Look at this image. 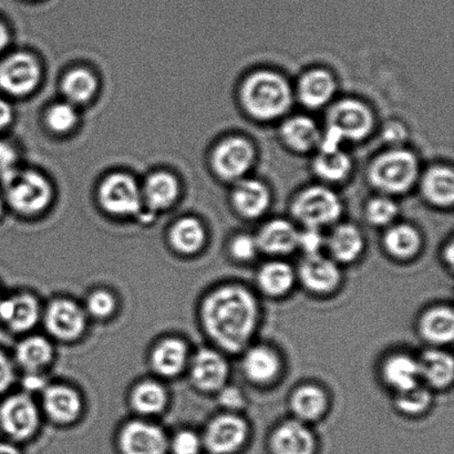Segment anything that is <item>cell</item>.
I'll use <instances>...</instances> for the list:
<instances>
[{
  "instance_id": "277c9868",
  "label": "cell",
  "mask_w": 454,
  "mask_h": 454,
  "mask_svg": "<svg viewBox=\"0 0 454 454\" xmlns=\"http://www.w3.org/2000/svg\"><path fill=\"white\" fill-rule=\"evenodd\" d=\"M3 182L9 206L20 215H38L51 201V185L38 172L18 171L15 168Z\"/></svg>"
},
{
  "instance_id": "2e32d148",
  "label": "cell",
  "mask_w": 454,
  "mask_h": 454,
  "mask_svg": "<svg viewBox=\"0 0 454 454\" xmlns=\"http://www.w3.org/2000/svg\"><path fill=\"white\" fill-rule=\"evenodd\" d=\"M231 202L240 215L247 219H257L270 207V191L261 181L239 180L231 193Z\"/></svg>"
},
{
  "instance_id": "d6a6232c",
  "label": "cell",
  "mask_w": 454,
  "mask_h": 454,
  "mask_svg": "<svg viewBox=\"0 0 454 454\" xmlns=\"http://www.w3.org/2000/svg\"><path fill=\"white\" fill-rule=\"evenodd\" d=\"M44 406L52 419L60 422L73 421L82 411V402L74 390L57 386L44 395Z\"/></svg>"
},
{
  "instance_id": "8d00e7d4",
  "label": "cell",
  "mask_w": 454,
  "mask_h": 454,
  "mask_svg": "<svg viewBox=\"0 0 454 454\" xmlns=\"http://www.w3.org/2000/svg\"><path fill=\"white\" fill-rule=\"evenodd\" d=\"M17 358L22 367L28 371H37L51 362V345L42 337L28 338L18 347Z\"/></svg>"
},
{
  "instance_id": "db71d44e",
  "label": "cell",
  "mask_w": 454,
  "mask_h": 454,
  "mask_svg": "<svg viewBox=\"0 0 454 454\" xmlns=\"http://www.w3.org/2000/svg\"><path fill=\"white\" fill-rule=\"evenodd\" d=\"M0 454H20V452L11 444L0 443Z\"/></svg>"
},
{
  "instance_id": "484cf974",
  "label": "cell",
  "mask_w": 454,
  "mask_h": 454,
  "mask_svg": "<svg viewBox=\"0 0 454 454\" xmlns=\"http://www.w3.org/2000/svg\"><path fill=\"white\" fill-rule=\"evenodd\" d=\"M422 337L434 345H447L454 337V315L449 307L439 306L426 311L420 319Z\"/></svg>"
},
{
  "instance_id": "9c48e42d",
  "label": "cell",
  "mask_w": 454,
  "mask_h": 454,
  "mask_svg": "<svg viewBox=\"0 0 454 454\" xmlns=\"http://www.w3.org/2000/svg\"><path fill=\"white\" fill-rule=\"evenodd\" d=\"M255 150L242 137H231L220 142L212 153V167L221 179L240 180L252 168Z\"/></svg>"
},
{
  "instance_id": "6da1fadb",
  "label": "cell",
  "mask_w": 454,
  "mask_h": 454,
  "mask_svg": "<svg viewBox=\"0 0 454 454\" xmlns=\"http://www.w3.org/2000/svg\"><path fill=\"white\" fill-rule=\"evenodd\" d=\"M260 320L255 296L239 285L217 289L203 305V322L208 335L230 353H239L251 341Z\"/></svg>"
},
{
  "instance_id": "cb8c5ba5",
  "label": "cell",
  "mask_w": 454,
  "mask_h": 454,
  "mask_svg": "<svg viewBox=\"0 0 454 454\" xmlns=\"http://www.w3.org/2000/svg\"><path fill=\"white\" fill-rule=\"evenodd\" d=\"M421 191L427 201L435 207H452L454 201V175L450 168L434 167L425 173Z\"/></svg>"
},
{
  "instance_id": "f1b7e54d",
  "label": "cell",
  "mask_w": 454,
  "mask_h": 454,
  "mask_svg": "<svg viewBox=\"0 0 454 454\" xmlns=\"http://www.w3.org/2000/svg\"><path fill=\"white\" fill-rule=\"evenodd\" d=\"M328 399L322 388L315 385H305L294 391L291 408L297 420L301 422L319 419L327 411Z\"/></svg>"
},
{
  "instance_id": "f546056e",
  "label": "cell",
  "mask_w": 454,
  "mask_h": 454,
  "mask_svg": "<svg viewBox=\"0 0 454 454\" xmlns=\"http://www.w3.org/2000/svg\"><path fill=\"white\" fill-rule=\"evenodd\" d=\"M257 282L266 295L283 296L293 288L295 273L287 262L273 261L262 266L258 271Z\"/></svg>"
},
{
  "instance_id": "f907efd6",
  "label": "cell",
  "mask_w": 454,
  "mask_h": 454,
  "mask_svg": "<svg viewBox=\"0 0 454 454\" xmlns=\"http://www.w3.org/2000/svg\"><path fill=\"white\" fill-rule=\"evenodd\" d=\"M12 120V106L7 101L0 99V130L9 126Z\"/></svg>"
},
{
  "instance_id": "30bf717a",
  "label": "cell",
  "mask_w": 454,
  "mask_h": 454,
  "mask_svg": "<svg viewBox=\"0 0 454 454\" xmlns=\"http://www.w3.org/2000/svg\"><path fill=\"white\" fill-rule=\"evenodd\" d=\"M248 435V426L242 418L223 415L215 418L207 427L206 443L215 454H231L238 451Z\"/></svg>"
},
{
  "instance_id": "f6af8a7d",
  "label": "cell",
  "mask_w": 454,
  "mask_h": 454,
  "mask_svg": "<svg viewBox=\"0 0 454 454\" xmlns=\"http://www.w3.org/2000/svg\"><path fill=\"white\" fill-rule=\"evenodd\" d=\"M172 447L176 454H198L201 442L197 434L191 431H182L173 440Z\"/></svg>"
},
{
  "instance_id": "9f6ffc18",
  "label": "cell",
  "mask_w": 454,
  "mask_h": 454,
  "mask_svg": "<svg viewBox=\"0 0 454 454\" xmlns=\"http://www.w3.org/2000/svg\"><path fill=\"white\" fill-rule=\"evenodd\" d=\"M3 207H4L3 201H2V199H0V215H3Z\"/></svg>"
},
{
  "instance_id": "4dcf8cb0",
  "label": "cell",
  "mask_w": 454,
  "mask_h": 454,
  "mask_svg": "<svg viewBox=\"0 0 454 454\" xmlns=\"http://www.w3.org/2000/svg\"><path fill=\"white\" fill-rule=\"evenodd\" d=\"M384 244L391 256L398 260H411L420 251L421 238L415 227L397 224L386 231Z\"/></svg>"
},
{
  "instance_id": "8992f818",
  "label": "cell",
  "mask_w": 454,
  "mask_h": 454,
  "mask_svg": "<svg viewBox=\"0 0 454 454\" xmlns=\"http://www.w3.org/2000/svg\"><path fill=\"white\" fill-rule=\"evenodd\" d=\"M373 124L372 111L356 99L338 101L327 114V128L337 132L342 140L359 142L366 139Z\"/></svg>"
},
{
  "instance_id": "7bdbcfd3",
  "label": "cell",
  "mask_w": 454,
  "mask_h": 454,
  "mask_svg": "<svg viewBox=\"0 0 454 454\" xmlns=\"http://www.w3.org/2000/svg\"><path fill=\"white\" fill-rule=\"evenodd\" d=\"M115 301L111 294L106 292L93 293L88 301V309L97 317H106L113 313Z\"/></svg>"
},
{
  "instance_id": "3957f363",
  "label": "cell",
  "mask_w": 454,
  "mask_h": 454,
  "mask_svg": "<svg viewBox=\"0 0 454 454\" xmlns=\"http://www.w3.org/2000/svg\"><path fill=\"white\" fill-rule=\"evenodd\" d=\"M419 176V162L411 151L393 148L378 155L369 167L368 177L373 188L385 194L408 192Z\"/></svg>"
},
{
  "instance_id": "4fadbf2b",
  "label": "cell",
  "mask_w": 454,
  "mask_h": 454,
  "mask_svg": "<svg viewBox=\"0 0 454 454\" xmlns=\"http://www.w3.org/2000/svg\"><path fill=\"white\" fill-rule=\"evenodd\" d=\"M270 449L274 454H314L315 437L304 422L285 421L271 435Z\"/></svg>"
},
{
  "instance_id": "ee69618b",
  "label": "cell",
  "mask_w": 454,
  "mask_h": 454,
  "mask_svg": "<svg viewBox=\"0 0 454 454\" xmlns=\"http://www.w3.org/2000/svg\"><path fill=\"white\" fill-rule=\"evenodd\" d=\"M324 236L318 229H309L307 227L306 231L298 235L297 247H301L302 252L306 253V256L320 254L319 251L324 247Z\"/></svg>"
},
{
  "instance_id": "bcb514c9",
  "label": "cell",
  "mask_w": 454,
  "mask_h": 454,
  "mask_svg": "<svg viewBox=\"0 0 454 454\" xmlns=\"http://www.w3.org/2000/svg\"><path fill=\"white\" fill-rule=\"evenodd\" d=\"M407 137V129L400 122H390L387 124L384 131H382V139L387 144L393 145L394 148H399V145L403 144Z\"/></svg>"
},
{
  "instance_id": "11a10c76",
  "label": "cell",
  "mask_w": 454,
  "mask_h": 454,
  "mask_svg": "<svg viewBox=\"0 0 454 454\" xmlns=\"http://www.w3.org/2000/svg\"><path fill=\"white\" fill-rule=\"evenodd\" d=\"M453 244L450 243L449 244V247L447 248V253H446V258H447V261H449V262H450V265L453 264Z\"/></svg>"
},
{
  "instance_id": "5b68a950",
  "label": "cell",
  "mask_w": 454,
  "mask_h": 454,
  "mask_svg": "<svg viewBox=\"0 0 454 454\" xmlns=\"http://www.w3.org/2000/svg\"><path fill=\"white\" fill-rule=\"evenodd\" d=\"M341 203L337 194L324 186H310L302 190L292 204V213L297 221L309 229H320L340 219Z\"/></svg>"
},
{
  "instance_id": "d6986e66",
  "label": "cell",
  "mask_w": 454,
  "mask_h": 454,
  "mask_svg": "<svg viewBox=\"0 0 454 454\" xmlns=\"http://www.w3.org/2000/svg\"><path fill=\"white\" fill-rule=\"evenodd\" d=\"M49 332L60 340H74L84 328V315L79 307L69 301L53 302L47 313Z\"/></svg>"
},
{
  "instance_id": "74e56055",
  "label": "cell",
  "mask_w": 454,
  "mask_h": 454,
  "mask_svg": "<svg viewBox=\"0 0 454 454\" xmlns=\"http://www.w3.org/2000/svg\"><path fill=\"white\" fill-rule=\"evenodd\" d=\"M431 403H433V395L427 387L421 384L395 393V407L406 415H421L428 411Z\"/></svg>"
},
{
  "instance_id": "ba28073f",
  "label": "cell",
  "mask_w": 454,
  "mask_h": 454,
  "mask_svg": "<svg viewBox=\"0 0 454 454\" xmlns=\"http://www.w3.org/2000/svg\"><path fill=\"white\" fill-rule=\"evenodd\" d=\"M42 70L34 56L16 52L0 61V90L13 97H25L37 88Z\"/></svg>"
},
{
  "instance_id": "5bb4252c",
  "label": "cell",
  "mask_w": 454,
  "mask_h": 454,
  "mask_svg": "<svg viewBox=\"0 0 454 454\" xmlns=\"http://www.w3.org/2000/svg\"><path fill=\"white\" fill-rule=\"evenodd\" d=\"M336 88V80L328 70H309L298 82V99L307 108L319 109L332 100Z\"/></svg>"
},
{
  "instance_id": "ab89813d",
  "label": "cell",
  "mask_w": 454,
  "mask_h": 454,
  "mask_svg": "<svg viewBox=\"0 0 454 454\" xmlns=\"http://www.w3.org/2000/svg\"><path fill=\"white\" fill-rule=\"evenodd\" d=\"M47 126L56 133H67L75 127L78 114L74 106L69 102H60L52 106L46 115Z\"/></svg>"
},
{
  "instance_id": "52a82bcc",
  "label": "cell",
  "mask_w": 454,
  "mask_h": 454,
  "mask_svg": "<svg viewBox=\"0 0 454 454\" xmlns=\"http://www.w3.org/2000/svg\"><path fill=\"white\" fill-rule=\"evenodd\" d=\"M99 201L110 215L128 216L140 212L144 197L139 184L132 176L114 173L102 182Z\"/></svg>"
},
{
  "instance_id": "681fc988",
  "label": "cell",
  "mask_w": 454,
  "mask_h": 454,
  "mask_svg": "<svg viewBox=\"0 0 454 454\" xmlns=\"http://www.w3.org/2000/svg\"><path fill=\"white\" fill-rule=\"evenodd\" d=\"M13 380V372L11 363L6 356L0 353V394L12 385Z\"/></svg>"
},
{
  "instance_id": "1f68e13d",
  "label": "cell",
  "mask_w": 454,
  "mask_h": 454,
  "mask_svg": "<svg viewBox=\"0 0 454 454\" xmlns=\"http://www.w3.org/2000/svg\"><path fill=\"white\" fill-rule=\"evenodd\" d=\"M61 89L67 102L74 106L83 105L95 97L98 91V80L91 71L77 68L65 74Z\"/></svg>"
},
{
  "instance_id": "836d02e7",
  "label": "cell",
  "mask_w": 454,
  "mask_h": 454,
  "mask_svg": "<svg viewBox=\"0 0 454 454\" xmlns=\"http://www.w3.org/2000/svg\"><path fill=\"white\" fill-rule=\"evenodd\" d=\"M188 349L184 341L167 340L157 347L153 356L155 371L164 376H175L184 369Z\"/></svg>"
},
{
  "instance_id": "ffe728a7",
  "label": "cell",
  "mask_w": 454,
  "mask_h": 454,
  "mask_svg": "<svg viewBox=\"0 0 454 454\" xmlns=\"http://www.w3.org/2000/svg\"><path fill=\"white\" fill-rule=\"evenodd\" d=\"M242 368L248 380L265 385L278 377L280 362L273 349L266 346H254L245 353Z\"/></svg>"
},
{
  "instance_id": "7402d4cb",
  "label": "cell",
  "mask_w": 454,
  "mask_h": 454,
  "mask_svg": "<svg viewBox=\"0 0 454 454\" xmlns=\"http://www.w3.org/2000/svg\"><path fill=\"white\" fill-rule=\"evenodd\" d=\"M280 137L289 149L305 153L318 146L322 133L313 119L297 115L283 123Z\"/></svg>"
},
{
  "instance_id": "603a6c76",
  "label": "cell",
  "mask_w": 454,
  "mask_h": 454,
  "mask_svg": "<svg viewBox=\"0 0 454 454\" xmlns=\"http://www.w3.org/2000/svg\"><path fill=\"white\" fill-rule=\"evenodd\" d=\"M142 190L144 203L151 210L160 211L170 207L179 198L180 184L176 177L168 172H155L146 179Z\"/></svg>"
},
{
  "instance_id": "4316f807",
  "label": "cell",
  "mask_w": 454,
  "mask_h": 454,
  "mask_svg": "<svg viewBox=\"0 0 454 454\" xmlns=\"http://www.w3.org/2000/svg\"><path fill=\"white\" fill-rule=\"evenodd\" d=\"M328 247L333 261L351 262L358 260L364 248V239L357 227L341 224L333 231L328 239Z\"/></svg>"
},
{
  "instance_id": "c3c4849f",
  "label": "cell",
  "mask_w": 454,
  "mask_h": 454,
  "mask_svg": "<svg viewBox=\"0 0 454 454\" xmlns=\"http://www.w3.org/2000/svg\"><path fill=\"white\" fill-rule=\"evenodd\" d=\"M16 153L8 144L0 141V175L4 180L9 173L15 170Z\"/></svg>"
},
{
  "instance_id": "83f0119b",
  "label": "cell",
  "mask_w": 454,
  "mask_h": 454,
  "mask_svg": "<svg viewBox=\"0 0 454 454\" xmlns=\"http://www.w3.org/2000/svg\"><path fill=\"white\" fill-rule=\"evenodd\" d=\"M39 309L33 296L21 295L0 301V318L13 331L24 332L37 323Z\"/></svg>"
},
{
  "instance_id": "e0dca14e",
  "label": "cell",
  "mask_w": 454,
  "mask_h": 454,
  "mask_svg": "<svg viewBox=\"0 0 454 454\" xmlns=\"http://www.w3.org/2000/svg\"><path fill=\"white\" fill-rule=\"evenodd\" d=\"M192 377L199 388L206 391L219 390L223 388L229 377V366L216 351L203 349L193 360Z\"/></svg>"
},
{
  "instance_id": "d590c367",
  "label": "cell",
  "mask_w": 454,
  "mask_h": 454,
  "mask_svg": "<svg viewBox=\"0 0 454 454\" xmlns=\"http://www.w3.org/2000/svg\"><path fill=\"white\" fill-rule=\"evenodd\" d=\"M171 242L182 253L198 252L206 242V230L201 222L193 217H186L172 227Z\"/></svg>"
},
{
  "instance_id": "60d3db41",
  "label": "cell",
  "mask_w": 454,
  "mask_h": 454,
  "mask_svg": "<svg viewBox=\"0 0 454 454\" xmlns=\"http://www.w3.org/2000/svg\"><path fill=\"white\" fill-rule=\"evenodd\" d=\"M398 215V207L393 200L378 197L371 200L366 207V217L369 223L376 226H386Z\"/></svg>"
},
{
  "instance_id": "ac0fdd59",
  "label": "cell",
  "mask_w": 454,
  "mask_h": 454,
  "mask_svg": "<svg viewBox=\"0 0 454 454\" xmlns=\"http://www.w3.org/2000/svg\"><path fill=\"white\" fill-rule=\"evenodd\" d=\"M300 231L285 220H274L262 227L255 236L260 251L283 256L297 248Z\"/></svg>"
},
{
  "instance_id": "7c38bea8",
  "label": "cell",
  "mask_w": 454,
  "mask_h": 454,
  "mask_svg": "<svg viewBox=\"0 0 454 454\" xmlns=\"http://www.w3.org/2000/svg\"><path fill=\"white\" fill-rule=\"evenodd\" d=\"M298 271L304 286L316 294L331 293L340 282V270L336 262L320 254L307 255Z\"/></svg>"
},
{
  "instance_id": "e575fe53",
  "label": "cell",
  "mask_w": 454,
  "mask_h": 454,
  "mask_svg": "<svg viewBox=\"0 0 454 454\" xmlns=\"http://www.w3.org/2000/svg\"><path fill=\"white\" fill-rule=\"evenodd\" d=\"M313 168L320 179L332 184L344 181L351 170L349 155L342 153L340 149L332 153H320L314 159Z\"/></svg>"
},
{
  "instance_id": "8fae6325",
  "label": "cell",
  "mask_w": 454,
  "mask_h": 454,
  "mask_svg": "<svg viewBox=\"0 0 454 454\" xmlns=\"http://www.w3.org/2000/svg\"><path fill=\"white\" fill-rule=\"evenodd\" d=\"M0 424L12 437L28 438L38 426L37 409L27 395H13L0 408Z\"/></svg>"
},
{
  "instance_id": "f5cc1de1",
  "label": "cell",
  "mask_w": 454,
  "mask_h": 454,
  "mask_svg": "<svg viewBox=\"0 0 454 454\" xmlns=\"http://www.w3.org/2000/svg\"><path fill=\"white\" fill-rule=\"evenodd\" d=\"M25 385L27 388H39L40 386L43 385V380H39L38 377H30L27 378L25 381Z\"/></svg>"
},
{
  "instance_id": "44dd1931",
  "label": "cell",
  "mask_w": 454,
  "mask_h": 454,
  "mask_svg": "<svg viewBox=\"0 0 454 454\" xmlns=\"http://www.w3.org/2000/svg\"><path fill=\"white\" fill-rule=\"evenodd\" d=\"M382 378L395 393L421 384L419 363L407 354H395L382 364Z\"/></svg>"
},
{
  "instance_id": "7a4b0ae2",
  "label": "cell",
  "mask_w": 454,
  "mask_h": 454,
  "mask_svg": "<svg viewBox=\"0 0 454 454\" xmlns=\"http://www.w3.org/2000/svg\"><path fill=\"white\" fill-rule=\"evenodd\" d=\"M239 97L244 110L261 121L282 117L292 108L294 99L287 80L271 70L249 74L240 86Z\"/></svg>"
},
{
  "instance_id": "816d5d0a",
  "label": "cell",
  "mask_w": 454,
  "mask_h": 454,
  "mask_svg": "<svg viewBox=\"0 0 454 454\" xmlns=\"http://www.w3.org/2000/svg\"><path fill=\"white\" fill-rule=\"evenodd\" d=\"M9 31L7 27L4 25V22L0 20V52L8 46L9 43Z\"/></svg>"
},
{
  "instance_id": "f35d334b",
  "label": "cell",
  "mask_w": 454,
  "mask_h": 454,
  "mask_svg": "<svg viewBox=\"0 0 454 454\" xmlns=\"http://www.w3.org/2000/svg\"><path fill=\"white\" fill-rule=\"evenodd\" d=\"M133 406L142 413L161 411L167 403L166 391L154 382H145L137 387L132 397Z\"/></svg>"
},
{
  "instance_id": "9a60e30c",
  "label": "cell",
  "mask_w": 454,
  "mask_h": 454,
  "mask_svg": "<svg viewBox=\"0 0 454 454\" xmlns=\"http://www.w3.org/2000/svg\"><path fill=\"white\" fill-rule=\"evenodd\" d=\"M121 447L124 454H164L167 439L158 427L132 422L123 430Z\"/></svg>"
},
{
  "instance_id": "b9f144b4",
  "label": "cell",
  "mask_w": 454,
  "mask_h": 454,
  "mask_svg": "<svg viewBox=\"0 0 454 454\" xmlns=\"http://www.w3.org/2000/svg\"><path fill=\"white\" fill-rule=\"evenodd\" d=\"M231 254L235 260L247 262L256 256L260 247H258L255 236L248 234H239L235 236L231 243Z\"/></svg>"
},
{
  "instance_id": "d4e9b609",
  "label": "cell",
  "mask_w": 454,
  "mask_h": 454,
  "mask_svg": "<svg viewBox=\"0 0 454 454\" xmlns=\"http://www.w3.org/2000/svg\"><path fill=\"white\" fill-rule=\"evenodd\" d=\"M421 380L434 388L443 389L451 385L454 376V363L450 354L442 350L430 349L418 358Z\"/></svg>"
},
{
  "instance_id": "7dc6e473",
  "label": "cell",
  "mask_w": 454,
  "mask_h": 454,
  "mask_svg": "<svg viewBox=\"0 0 454 454\" xmlns=\"http://www.w3.org/2000/svg\"><path fill=\"white\" fill-rule=\"evenodd\" d=\"M220 403L229 409L243 408L245 403L244 394L242 390L236 388V387H225V388H221Z\"/></svg>"
}]
</instances>
